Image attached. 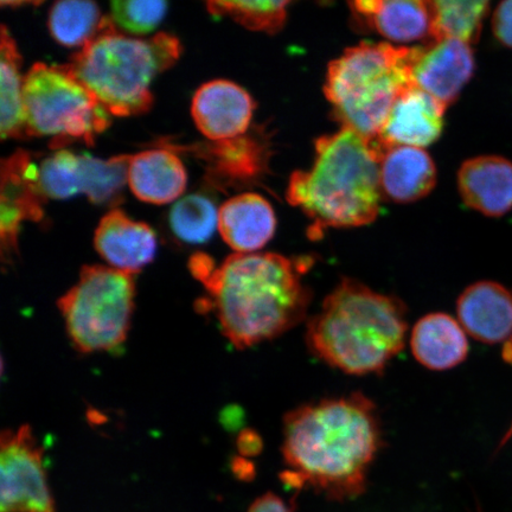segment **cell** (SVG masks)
<instances>
[{
	"label": "cell",
	"mask_w": 512,
	"mask_h": 512,
	"mask_svg": "<svg viewBox=\"0 0 512 512\" xmlns=\"http://www.w3.org/2000/svg\"><path fill=\"white\" fill-rule=\"evenodd\" d=\"M283 435L285 484L338 502L366 491L382 447L379 412L366 395L305 403L285 415Z\"/></svg>",
	"instance_id": "6da1fadb"
},
{
	"label": "cell",
	"mask_w": 512,
	"mask_h": 512,
	"mask_svg": "<svg viewBox=\"0 0 512 512\" xmlns=\"http://www.w3.org/2000/svg\"><path fill=\"white\" fill-rule=\"evenodd\" d=\"M190 271L208 299L228 341L238 349L272 341L304 322L312 292L303 281L306 260L275 253H236L216 267L210 256L192 255Z\"/></svg>",
	"instance_id": "7a4b0ae2"
},
{
	"label": "cell",
	"mask_w": 512,
	"mask_h": 512,
	"mask_svg": "<svg viewBox=\"0 0 512 512\" xmlns=\"http://www.w3.org/2000/svg\"><path fill=\"white\" fill-rule=\"evenodd\" d=\"M407 307L399 298L343 278L306 326L318 360L349 375L380 374L405 348Z\"/></svg>",
	"instance_id": "3957f363"
},
{
	"label": "cell",
	"mask_w": 512,
	"mask_h": 512,
	"mask_svg": "<svg viewBox=\"0 0 512 512\" xmlns=\"http://www.w3.org/2000/svg\"><path fill=\"white\" fill-rule=\"evenodd\" d=\"M380 151L349 128L319 138L309 171L293 172L286 198L311 220L310 238L329 228L373 223L380 213Z\"/></svg>",
	"instance_id": "277c9868"
},
{
	"label": "cell",
	"mask_w": 512,
	"mask_h": 512,
	"mask_svg": "<svg viewBox=\"0 0 512 512\" xmlns=\"http://www.w3.org/2000/svg\"><path fill=\"white\" fill-rule=\"evenodd\" d=\"M181 42L166 32L149 38L128 37L106 17L104 27L74 54L66 66L113 117H131L150 110L156 76L178 61Z\"/></svg>",
	"instance_id": "5b68a950"
},
{
	"label": "cell",
	"mask_w": 512,
	"mask_h": 512,
	"mask_svg": "<svg viewBox=\"0 0 512 512\" xmlns=\"http://www.w3.org/2000/svg\"><path fill=\"white\" fill-rule=\"evenodd\" d=\"M412 59L413 48L364 42L332 61L324 93L342 127L376 143L396 100L413 85Z\"/></svg>",
	"instance_id": "8992f818"
},
{
	"label": "cell",
	"mask_w": 512,
	"mask_h": 512,
	"mask_svg": "<svg viewBox=\"0 0 512 512\" xmlns=\"http://www.w3.org/2000/svg\"><path fill=\"white\" fill-rule=\"evenodd\" d=\"M133 275L107 266H85L78 284L59 300L70 341L82 354L125 342L134 310Z\"/></svg>",
	"instance_id": "52a82bcc"
},
{
	"label": "cell",
	"mask_w": 512,
	"mask_h": 512,
	"mask_svg": "<svg viewBox=\"0 0 512 512\" xmlns=\"http://www.w3.org/2000/svg\"><path fill=\"white\" fill-rule=\"evenodd\" d=\"M28 137H53V147L81 140L93 145L110 126V117L88 89L63 66L38 62L24 76Z\"/></svg>",
	"instance_id": "ba28073f"
},
{
	"label": "cell",
	"mask_w": 512,
	"mask_h": 512,
	"mask_svg": "<svg viewBox=\"0 0 512 512\" xmlns=\"http://www.w3.org/2000/svg\"><path fill=\"white\" fill-rule=\"evenodd\" d=\"M130 159L131 155L100 159L57 151L38 168V182L51 200L86 195L94 204H114L127 184Z\"/></svg>",
	"instance_id": "9c48e42d"
},
{
	"label": "cell",
	"mask_w": 512,
	"mask_h": 512,
	"mask_svg": "<svg viewBox=\"0 0 512 512\" xmlns=\"http://www.w3.org/2000/svg\"><path fill=\"white\" fill-rule=\"evenodd\" d=\"M0 512H55L43 450L30 426L0 439Z\"/></svg>",
	"instance_id": "30bf717a"
},
{
	"label": "cell",
	"mask_w": 512,
	"mask_h": 512,
	"mask_svg": "<svg viewBox=\"0 0 512 512\" xmlns=\"http://www.w3.org/2000/svg\"><path fill=\"white\" fill-rule=\"evenodd\" d=\"M0 238L3 261L17 252L19 227L24 221H40L46 196L38 182V170L28 152L17 151L2 160L0 170Z\"/></svg>",
	"instance_id": "8fae6325"
},
{
	"label": "cell",
	"mask_w": 512,
	"mask_h": 512,
	"mask_svg": "<svg viewBox=\"0 0 512 512\" xmlns=\"http://www.w3.org/2000/svg\"><path fill=\"white\" fill-rule=\"evenodd\" d=\"M475 72L470 44L457 40L432 41L413 48L412 82L446 108L458 99Z\"/></svg>",
	"instance_id": "7c38bea8"
},
{
	"label": "cell",
	"mask_w": 512,
	"mask_h": 512,
	"mask_svg": "<svg viewBox=\"0 0 512 512\" xmlns=\"http://www.w3.org/2000/svg\"><path fill=\"white\" fill-rule=\"evenodd\" d=\"M254 108L246 89L232 81L214 80L197 89L191 115L203 136L219 143L245 136Z\"/></svg>",
	"instance_id": "4fadbf2b"
},
{
	"label": "cell",
	"mask_w": 512,
	"mask_h": 512,
	"mask_svg": "<svg viewBox=\"0 0 512 512\" xmlns=\"http://www.w3.org/2000/svg\"><path fill=\"white\" fill-rule=\"evenodd\" d=\"M446 107L415 85L396 100L377 142L381 151L389 146L424 149L437 142L444 130Z\"/></svg>",
	"instance_id": "5bb4252c"
},
{
	"label": "cell",
	"mask_w": 512,
	"mask_h": 512,
	"mask_svg": "<svg viewBox=\"0 0 512 512\" xmlns=\"http://www.w3.org/2000/svg\"><path fill=\"white\" fill-rule=\"evenodd\" d=\"M94 246L115 270L136 274L151 264L157 252V238L150 226L113 209L95 229Z\"/></svg>",
	"instance_id": "9a60e30c"
},
{
	"label": "cell",
	"mask_w": 512,
	"mask_h": 512,
	"mask_svg": "<svg viewBox=\"0 0 512 512\" xmlns=\"http://www.w3.org/2000/svg\"><path fill=\"white\" fill-rule=\"evenodd\" d=\"M459 323L479 342L507 343L512 337V294L494 281L466 288L457 303Z\"/></svg>",
	"instance_id": "2e32d148"
},
{
	"label": "cell",
	"mask_w": 512,
	"mask_h": 512,
	"mask_svg": "<svg viewBox=\"0 0 512 512\" xmlns=\"http://www.w3.org/2000/svg\"><path fill=\"white\" fill-rule=\"evenodd\" d=\"M458 188L467 207L503 216L512 209V163L498 156L466 160L458 172Z\"/></svg>",
	"instance_id": "e0dca14e"
},
{
	"label": "cell",
	"mask_w": 512,
	"mask_h": 512,
	"mask_svg": "<svg viewBox=\"0 0 512 512\" xmlns=\"http://www.w3.org/2000/svg\"><path fill=\"white\" fill-rule=\"evenodd\" d=\"M437 184V168L419 147L389 146L381 150L380 188L396 203H412L426 197Z\"/></svg>",
	"instance_id": "ac0fdd59"
},
{
	"label": "cell",
	"mask_w": 512,
	"mask_h": 512,
	"mask_svg": "<svg viewBox=\"0 0 512 512\" xmlns=\"http://www.w3.org/2000/svg\"><path fill=\"white\" fill-rule=\"evenodd\" d=\"M350 8L358 21L390 41L409 43L433 37L431 2L362 0Z\"/></svg>",
	"instance_id": "d6986e66"
},
{
	"label": "cell",
	"mask_w": 512,
	"mask_h": 512,
	"mask_svg": "<svg viewBox=\"0 0 512 512\" xmlns=\"http://www.w3.org/2000/svg\"><path fill=\"white\" fill-rule=\"evenodd\" d=\"M277 229L274 210L264 197L246 192L230 198L219 209V230L236 253L259 251L273 239Z\"/></svg>",
	"instance_id": "ffe728a7"
},
{
	"label": "cell",
	"mask_w": 512,
	"mask_h": 512,
	"mask_svg": "<svg viewBox=\"0 0 512 512\" xmlns=\"http://www.w3.org/2000/svg\"><path fill=\"white\" fill-rule=\"evenodd\" d=\"M187 183V170L174 152L155 149L131 156L127 185L139 201L169 204L184 194Z\"/></svg>",
	"instance_id": "44dd1931"
},
{
	"label": "cell",
	"mask_w": 512,
	"mask_h": 512,
	"mask_svg": "<svg viewBox=\"0 0 512 512\" xmlns=\"http://www.w3.org/2000/svg\"><path fill=\"white\" fill-rule=\"evenodd\" d=\"M411 348L415 360L430 370L456 368L469 354L466 331L459 320L446 313H430L412 330Z\"/></svg>",
	"instance_id": "7402d4cb"
},
{
	"label": "cell",
	"mask_w": 512,
	"mask_h": 512,
	"mask_svg": "<svg viewBox=\"0 0 512 512\" xmlns=\"http://www.w3.org/2000/svg\"><path fill=\"white\" fill-rule=\"evenodd\" d=\"M21 62L14 37L3 25L0 34V134L3 140L28 137Z\"/></svg>",
	"instance_id": "603a6c76"
},
{
	"label": "cell",
	"mask_w": 512,
	"mask_h": 512,
	"mask_svg": "<svg viewBox=\"0 0 512 512\" xmlns=\"http://www.w3.org/2000/svg\"><path fill=\"white\" fill-rule=\"evenodd\" d=\"M105 21L98 4L89 0H63L51 6L48 29L61 46L81 49L99 34Z\"/></svg>",
	"instance_id": "cb8c5ba5"
},
{
	"label": "cell",
	"mask_w": 512,
	"mask_h": 512,
	"mask_svg": "<svg viewBox=\"0 0 512 512\" xmlns=\"http://www.w3.org/2000/svg\"><path fill=\"white\" fill-rule=\"evenodd\" d=\"M433 40H457L475 44L482 32L483 22L490 10V3L438 0L431 2Z\"/></svg>",
	"instance_id": "d4e9b609"
},
{
	"label": "cell",
	"mask_w": 512,
	"mask_h": 512,
	"mask_svg": "<svg viewBox=\"0 0 512 512\" xmlns=\"http://www.w3.org/2000/svg\"><path fill=\"white\" fill-rule=\"evenodd\" d=\"M211 155L221 175L242 183L259 178L268 163L266 144L247 136L217 143Z\"/></svg>",
	"instance_id": "484cf974"
},
{
	"label": "cell",
	"mask_w": 512,
	"mask_h": 512,
	"mask_svg": "<svg viewBox=\"0 0 512 512\" xmlns=\"http://www.w3.org/2000/svg\"><path fill=\"white\" fill-rule=\"evenodd\" d=\"M172 232L184 242L200 245L219 228V210L209 198L189 195L177 201L170 211Z\"/></svg>",
	"instance_id": "4316f807"
},
{
	"label": "cell",
	"mask_w": 512,
	"mask_h": 512,
	"mask_svg": "<svg viewBox=\"0 0 512 512\" xmlns=\"http://www.w3.org/2000/svg\"><path fill=\"white\" fill-rule=\"evenodd\" d=\"M290 2H216L207 3L209 14L228 17L248 30L275 34L283 29Z\"/></svg>",
	"instance_id": "83f0119b"
},
{
	"label": "cell",
	"mask_w": 512,
	"mask_h": 512,
	"mask_svg": "<svg viewBox=\"0 0 512 512\" xmlns=\"http://www.w3.org/2000/svg\"><path fill=\"white\" fill-rule=\"evenodd\" d=\"M163 0H115L111 3V19L117 29L132 35L155 31L168 12Z\"/></svg>",
	"instance_id": "f1b7e54d"
},
{
	"label": "cell",
	"mask_w": 512,
	"mask_h": 512,
	"mask_svg": "<svg viewBox=\"0 0 512 512\" xmlns=\"http://www.w3.org/2000/svg\"><path fill=\"white\" fill-rule=\"evenodd\" d=\"M492 29L503 46L512 48V0L497 6L492 19Z\"/></svg>",
	"instance_id": "f546056e"
},
{
	"label": "cell",
	"mask_w": 512,
	"mask_h": 512,
	"mask_svg": "<svg viewBox=\"0 0 512 512\" xmlns=\"http://www.w3.org/2000/svg\"><path fill=\"white\" fill-rule=\"evenodd\" d=\"M247 512H293V510L288 507L283 498L268 492L256 499Z\"/></svg>",
	"instance_id": "4dcf8cb0"
},
{
	"label": "cell",
	"mask_w": 512,
	"mask_h": 512,
	"mask_svg": "<svg viewBox=\"0 0 512 512\" xmlns=\"http://www.w3.org/2000/svg\"><path fill=\"white\" fill-rule=\"evenodd\" d=\"M239 450L245 456H254L261 450V443L259 437L251 431L241 433L239 438Z\"/></svg>",
	"instance_id": "1f68e13d"
},
{
	"label": "cell",
	"mask_w": 512,
	"mask_h": 512,
	"mask_svg": "<svg viewBox=\"0 0 512 512\" xmlns=\"http://www.w3.org/2000/svg\"><path fill=\"white\" fill-rule=\"evenodd\" d=\"M503 358L504 361H507L512 364V337L509 339L507 343L504 344Z\"/></svg>",
	"instance_id": "d6a6232c"
}]
</instances>
